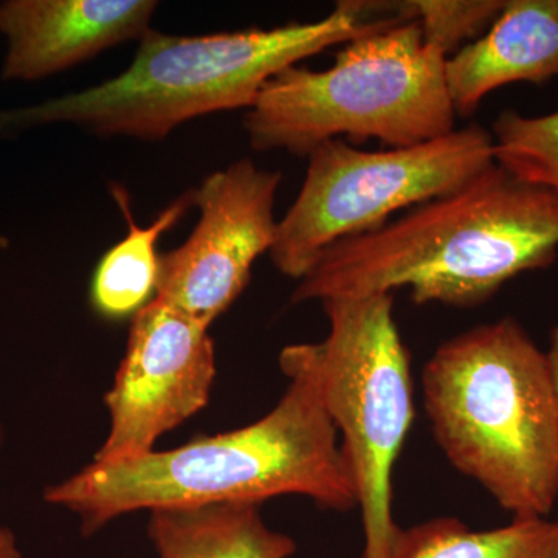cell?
I'll list each match as a JSON object with an SVG mask.
<instances>
[{"mask_svg": "<svg viewBox=\"0 0 558 558\" xmlns=\"http://www.w3.org/2000/svg\"><path fill=\"white\" fill-rule=\"evenodd\" d=\"M546 362H548L549 379L553 385L554 398H556L558 410V325L550 330L549 348L545 351Z\"/></svg>", "mask_w": 558, "mask_h": 558, "instance_id": "e0dca14e", "label": "cell"}, {"mask_svg": "<svg viewBox=\"0 0 558 558\" xmlns=\"http://www.w3.org/2000/svg\"><path fill=\"white\" fill-rule=\"evenodd\" d=\"M391 558H557L556 523L515 517L492 531H472L457 519L400 529Z\"/></svg>", "mask_w": 558, "mask_h": 558, "instance_id": "5bb4252c", "label": "cell"}, {"mask_svg": "<svg viewBox=\"0 0 558 558\" xmlns=\"http://www.w3.org/2000/svg\"><path fill=\"white\" fill-rule=\"evenodd\" d=\"M329 332L299 343L317 376L325 409L340 436L362 510L363 558H391L392 469L414 418L410 355L392 295L322 301Z\"/></svg>", "mask_w": 558, "mask_h": 558, "instance_id": "8992f818", "label": "cell"}, {"mask_svg": "<svg viewBox=\"0 0 558 558\" xmlns=\"http://www.w3.org/2000/svg\"><path fill=\"white\" fill-rule=\"evenodd\" d=\"M299 197L278 222L269 255L300 279L337 242L373 233L403 209L461 190L495 163L494 138L480 124L405 148L363 150L330 140L310 154Z\"/></svg>", "mask_w": 558, "mask_h": 558, "instance_id": "52a82bcc", "label": "cell"}, {"mask_svg": "<svg viewBox=\"0 0 558 558\" xmlns=\"http://www.w3.org/2000/svg\"><path fill=\"white\" fill-rule=\"evenodd\" d=\"M279 365L289 387L259 421L134 461L94 462L47 487L44 499L75 513L86 537L138 510L260 506L281 495H301L333 510L357 508L339 433L299 344L282 349Z\"/></svg>", "mask_w": 558, "mask_h": 558, "instance_id": "6da1fadb", "label": "cell"}, {"mask_svg": "<svg viewBox=\"0 0 558 558\" xmlns=\"http://www.w3.org/2000/svg\"><path fill=\"white\" fill-rule=\"evenodd\" d=\"M157 7L154 0H7L0 3L2 80L39 81L140 40Z\"/></svg>", "mask_w": 558, "mask_h": 558, "instance_id": "30bf717a", "label": "cell"}, {"mask_svg": "<svg viewBox=\"0 0 558 558\" xmlns=\"http://www.w3.org/2000/svg\"><path fill=\"white\" fill-rule=\"evenodd\" d=\"M148 534L160 558H289L296 550L250 502L150 510Z\"/></svg>", "mask_w": 558, "mask_h": 558, "instance_id": "7c38bea8", "label": "cell"}, {"mask_svg": "<svg viewBox=\"0 0 558 558\" xmlns=\"http://www.w3.org/2000/svg\"><path fill=\"white\" fill-rule=\"evenodd\" d=\"M360 0H340L328 16L284 27L175 36L146 32L130 68L64 97L0 110V134L70 123L100 137L159 142L186 121L252 108L282 70L336 44L379 31Z\"/></svg>", "mask_w": 558, "mask_h": 558, "instance_id": "3957f363", "label": "cell"}, {"mask_svg": "<svg viewBox=\"0 0 558 558\" xmlns=\"http://www.w3.org/2000/svg\"><path fill=\"white\" fill-rule=\"evenodd\" d=\"M2 444H3V428H2V424H0V447H2Z\"/></svg>", "mask_w": 558, "mask_h": 558, "instance_id": "d6986e66", "label": "cell"}, {"mask_svg": "<svg viewBox=\"0 0 558 558\" xmlns=\"http://www.w3.org/2000/svg\"><path fill=\"white\" fill-rule=\"evenodd\" d=\"M281 172L241 159L194 190L201 219L189 240L159 260L156 299L211 326L244 289L255 260L278 236Z\"/></svg>", "mask_w": 558, "mask_h": 558, "instance_id": "9c48e42d", "label": "cell"}, {"mask_svg": "<svg viewBox=\"0 0 558 558\" xmlns=\"http://www.w3.org/2000/svg\"><path fill=\"white\" fill-rule=\"evenodd\" d=\"M558 256V193L494 163L449 196L337 242L300 279L292 303L392 295L473 307Z\"/></svg>", "mask_w": 558, "mask_h": 558, "instance_id": "7a4b0ae2", "label": "cell"}, {"mask_svg": "<svg viewBox=\"0 0 558 558\" xmlns=\"http://www.w3.org/2000/svg\"><path fill=\"white\" fill-rule=\"evenodd\" d=\"M490 134L495 163L521 182L558 193V110L535 117L505 110Z\"/></svg>", "mask_w": 558, "mask_h": 558, "instance_id": "9a60e30c", "label": "cell"}, {"mask_svg": "<svg viewBox=\"0 0 558 558\" xmlns=\"http://www.w3.org/2000/svg\"><path fill=\"white\" fill-rule=\"evenodd\" d=\"M506 0H407L388 2L392 16L414 21L425 43L450 58L492 27Z\"/></svg>", "mask_w": 558, "mask_h": 558, "instance_id": "2e32d148", "label": "cell"}, {"mask_svg": "<svg viewBox=\"0 0 558 558\" xmlns=\"http://www.w3.org/2000/svg\"><path fill=\"white\" fill-rule=\"evenodd\" d=\"M208 329L157 299L134 315L126 352L105 398L108 438L94 462L145 457L161 436L207 407L216 377Z\"/></svg>", "mask_w": 558, "mask_h": 558, "instance_id": "ba28073f", "label": "cell"}, {"mask_svg": "<svg viewBox=\"0 0 558 558\" xmlns=\"http://www.w3.org/2000/svg\"><path fill=\"white\" fill-rule=\"evenodd\" d=\"M110 193L128 220V236L102 256L92 282V303L102 317L135 315L149 303L159 279L157 242L194 207V190L168 205L148 227L132 219L130 197L123 185L112 183Z\"/></svg>", "mask_w": 558, "mask_h": 558, "instance_id": "4fadbf2b", "label": "cell"}, {"mask_svg": "<svg viewBox=\"0 0 558 558\" xmlns=\"http://www.w3.org/2000/svg\"><path fill=\"white\" fill-rule=\"evenodd\" d=\"M440 449L502 509L546 519L558 499V410L548 362L515 318L459 333L422 374Z\"/></svg>", "mask_w": 558, "mask_h": 558, "instance_id": "277c9868", "label": "cell"}, {"mask_svg": "<svg viewBox=\"0 0 558 558\" xmlns=\"http://www.w3.org/2000/svg\"><path fill=\"white\" fill-rule=\"evenodd\" d=\"M554 523H556V531H557V558H558V517H557V520L554 521Z\"/></svg>", "mask_w": 558, "mask_h": 558, "instance_id": "ffe728a7", "label": "cell"}, {"mask_svg": "<svg viewBox=\"0 0 558 558\" xmlns=\"http://www.w3.org/2000/svg\"><path fill=\"white\" fill-rule=\"evenodd\" d=\"M0 558H22L16 535L10 527L0 526Z\"/></svg>", "mask_w": 558, "mask_h": 558, "instance_id": "ac0fdd59", "label": "cell"}, {"mask_svg": "<svg viewBox=\"0 0 558 558\" xmlns=\"http://www.w3.org/2000/svg\"><path fill=\"white\" fill-rule=\"evenodd\" d=\"M446 78L461 117L509 84L558 78V0H506L480 39L447 58Z\"/></svg>", "mask_w": 558, "mask_h": 558, "instance_id": "8fae6325", "label": "cell"}, {"mask_svg": "<svg viewBox=\"0 0 558 558\" xmlns=\"http://www.w3.org/2000/svg\"><path fill=\"white\" fill-rule=\"evenodd\" d=\"M446 64L417 22H388L349 40L328 69L275 75L245 113L250 146L304 157L337 138L405 148L442 137L458 117Z\"/></svg>", "mask_w": 558, "mask_h": 558, "instance_id": "5b68a950", "label": "cell"}]
</instances>
